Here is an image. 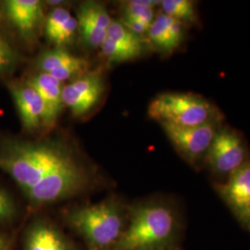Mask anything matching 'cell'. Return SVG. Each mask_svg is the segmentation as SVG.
<instances>
[{
	"label": "cell",
	"mask_w": 250,
	"mask_h": 250,
	"mask_svg": "<svg viewBox=\"0 0 250 250\" xmlns=\"http://www.w3.org/2000/svg\"><path fill=\"white\" fill-rule=\"evenodd\" d=\"M67 222L92 250L112 249L125 231V217L110 201L84 206L71 210Z\"/></svg>",
	"instance_id": "cell-3"
},
{
	"label": "cell",
	"mask_w": 250,
	"mask_h": 250,
	"mask_svg": "<svg viewBox=\"0 0 250 250\" xmlns=\"http://www.w3.org/2000/svg\"><path fill=\"white\" fill-rule=\"evenodd\" d=\"M162 13L180 22L195 24L198 21L195 2L191 0H163L161 2Z\"/></svg>",
	"instance_id": "cell-19"
},
{
	"label": "cell",
	"mask_w": 250,
	"mask_h": 250,
	"mask_svg": "<svg viewBox=\"0 0 250 250\" xmlns=\"http://www.w3.org/2000/svg\"><path fill=\"white\" fill-rule=\"evenodd\" d=\"M16 208L9 194L0 188V224L10 221L15 215Z\"/></svg>",
	"instance_id": "cell-23"
},
{
	"label": "cell",
	"mask_w": 250,
	"mask_h": 250,
	"mask_svg": "<svg viewBox=\"0 0 250 250\" xmlns=\"http://www.w3.org/2000/svg\"><path fill=\"white\" fill-rule=\"evenodd\" d=\"M27 83L36 90L43 101L45 108L43 125L47 128L52 127L64 107L62 82L47 73L39 72Z\"/></svg>",
	"instance_id": "cell-13"
},
{
	"label": "cell",
	"mask_w": 250,
	"mask_h": 250,
	"mask_svg": "<svg viewBox=\"0 0 250 250\" xmlns=\"http://www.w3.org/2000/svg\"><path fill=\"white\" fill-rule=\"evenodd\" d=\"M76 161L71 148L57 141L31 143L7 139L0 142V170L8 173L24 193L54 170Z\"/></svg>",
	"instance_id": "cell-1"
},
{
	"label": "cell",
	"mask_w": 250,
	"mask_h": 250,
	"mask_svg": "<svg viewBox=\"0 0 250 250\" xmlns=\"http://www.w3.org/2000/svg\"><path fill=\"white\" fill-rule=\"evenodd\" d=\"M147 36L152 44L161 51L171 53L184 40V26L177 20L161 13L154 19Z\"/></svg>",
	"instance_id": "cell-16"
},
{
	"label": "cell",
	"mask_w": 250,
	"mask_h": 250,
	"mask_svg": "<svg viewBox=\"0 0 250 250\" xmlns=\"http://www.w3.org/2000/svg\"><path fill=\"white\" fill-rule=\"evenodd\" d=\"M104 89L99 72H86L62 87L63 105L69 107L74 116L84 115L98 104Z\"/></svg>",
	"instance_id": "cell-9"
},
{
	"label": "cell",
	"mask_w": 250,
	"mask_h": 250,
	"mask_svg": "<svg viewBox=\"0 0 250 250\" xmlns=\"http://www.w3.org/2000/svg\"><path fill=\"white\" fill-rule=\"evenodd\" d=\"M180 222L170 206L146 202L129 209L125 231L112 250H168L174 249Z\"/></svg>",
	"instance_id": "cell-2"
},
{
	"label": "cell",
	"mask_w": 250,
	"mask_h": 250,
	"mask_svg": "<svg viewBox=\"0 0 250 250\" xmlns=\"http://www.w3.org/2000/svg\"><path fill=\"white\" fill-rule=\"evenodd\" d=\"M210 171L225 179L247 162V149L241 137L233 130L220 128L206 155Z\"/></svg>",
	"instance_id": "cell-6"
},
{
	"label": "cell",
	"mask_w": 250,
	"mask_h": 250,
	"mask_svg": "<svg viewBox=\"0 0 250 250\" xmlns=\"http://www.w3.org/2000/svg\"><path fill=\"white\" fill-rule=\"evenodd\" d=\"M219 121L215 120L204 125L182 127L161 125L169 140L182 157L191 165H197L205 160L208 150L219 131Z\"/></svg>",
	"instance_id": "cell-7"
},
{
	"label": "cell",
	"mask_w": 250,
	"mask_h": 250,
	"mask_svg": "<svg viewBox=\"0 0 250 250\" xmlns=\"http://www.w3.org/2000/svg\"><path fill=\"white\" fill-rule=\"evenodd\" d=\"M215 190L242 227L250 232V161L215 185Z\"/></svg>",
	"instance_id": "cell-8"
},
{
	"label": "cell",
	"mask_w": 250,
	"mask_h": 250,
	"mask_svg": "<svg viewBox=\"0 0 250 250\" xmlns=\"http://www.w3.org/2000/svg\"><path fill=\"white\" fill-rule=\"evenodd\" d=\"M107 36L121 44L144 48L142 36L135 35L120 21H112L107 29Z\"/></svg>",
	"instance_id": "cell-21"
},
{
	"label": "cell",
	"mask_w": 250,
	"mask_h": 250,
	"mask_svg": "<svg viewBox=\"0 0 250 250\" xmlns=\"http://www.w3.org/2000/svg\"><path fill=\"white\" fill-rule=\"evenodd\" d=\"M78 32L90 47H99L107 38V29L112 22L106 8L98 2H84L77 12Z\"/></svg>",
	"instance_id": "cell-10"
},
{
	"label": "cell",
	"mask_w": 250,
	"mask_h": 250,
	"mask_svg": "<svg viewBox=\"0 0 250 250\" xmlns=\"http://www.w3.org/2000/svg\"><path fill=\"white\" fill-rule=\"evenodd\" d=\"M161 2L153 0L127 1L123 5L122 21L136 22L149 29L155 19L154 7L161 5Z\"/></svg>",
	"instance_id": "cell-18"
},
{
	"label": "cell",
	"mask_w": 250,
	"mask_h": 250,
	"mask_svg": "<svg viewBox=\"0 0 250 250\" xmlns=\"http://www.w3.org/2000/svg\"><path fill=\"white\" fill-rule=\"evenodd\" d=\"M176 250V248H174V249H171V250Z\"/></svg>",
	"instance_id": "cell-25"
},
{
	"label": "cell",
	"mask_w": 250,
	"mask_h": 250,
	"mask_svg": "<svg viewBox=\"0 0 250 250\" xmlns=\"http://www.w3.org/2000/svg\"><path fill=\"white\" fill-rule=\"evenodd\" d=\"M17 55L9 41L0 35V76L10 70L16 62Z\"/></svg>",
	"instance_id": "cell-22"
},
{
	"label": "cell",
	"mask_w": 250,
	"mask_h": 250,
	"mask_svg": "<svg viewBox=\"0 0 250 250\" xmlns=\"http://www.w3.org/2000/svg\"><path fill=\"white\" fill-rule=\"evenodd\" d=\"M102 54L110 62H124L132 61L143 53L144 48L124 45L107 37L100 46Z\"/></svg>",
	"instance_id": "cell-20"
},
{
	"label": "cell",
	"mask_w": 250,
	"mask_h": 250,
	"mask_svg": "<svg viewBox=\"0 0 250 250\" xmlns=\"http://www.w3.org/2000/svg\"><path fill=\"white\" fill-rule=\"evenodd\" d=\"M10 241L9 238L0 232V250H9Z\"/></svg>",
	"instance_id": "cell-24"
},
{
	"label": "cell",
	"mask_w": 250,
	"mask_h": 250,
	"mask_svg": "<svg viewBox=\"0 0 250 250\" xmlns=\"http://www.w3.org/2000/svg\"><path fill=\"white\" fill-rule=\"evenodd\" d=\"M89 176L78 161L54 170L25 192L33 204H46L72 197L88 185Z\"/></svg>",
	"instance_id": "cell-5"
},
{
	"label": "cell",
	"mask_w": 250,
	"mask_h": 250,
	"mask_svg": "<svg viewBox=\"0 0 250 250\" xmlns=\"http://www.w3.org/2000/svg\"><path fill=\"white\" fill-rule=\"evenodd\" d=\"M78 31L77 20L68 9L54 8L45 19V35L56 47L71 44Z\"/></svg>",
	"instance_id": "cell-17"
},
{
	"label": "cell",
	"mask_w": 250,
	"mask_h": 250,
	"mask_svg": "<svg viewBox=\"0 0 250 250\" xmlns=\"http://www.w3.org/2000/svg\"><path fill=\"white\" fill-rule=\"evenodd\" d=\"M9 87L23 128L34 131L43 125L45 108L36 90L28 83H10Z\"/></svg>",
	"instance_id": "cell-12"
},
{
	"label": "cell",
	"mask_w": 250,
	"mask_h": 250,
	"mask_svg": "<svg viewBox=\"0 0 250 250\" xmlns=\"http://www.w3.org/2000/svg\"><path fill=\"white\" fill-rule=\"evenodd\" d=\"M6 13L24 38H32L43 20V5L38 0H8Z\"/></svg>",
	"instance_id": "cell-14"
},
{
	"label": "cell",
	"mask_w": 250,
	"mask_h": 250,
	"mask_svg": "<svg viewBox=\"0 0 250 250\" xmlns=\"http://www.w3.org/2000/svg\"><path fill=\"white\" fill-rule=\"evenodd\" d=\"M24 250H73L68 238L52 224L38 220L31 224L24 239Z\"/></svg>",
	"instance_id": "cell-15"
},
{
	"label": "cell",
	"mask_w": 250,
	"mask_h": 250,
	"mask_svg": "<svg viewBox=\"0 0 250 250\" xmlns=\"http://www.w3.org/2000/svg\"><path fill=\"white\" fill-rule=\"evenodd\" d=\"M148 116L161 125L190 127L217 120L215 107L200 96L168 92L158 95L148 106Z\"/></svg>",
	"instance_id": "cell-4"
},
{
	"label": "cell",
	"mask_w": 250,
	"mask_h": 250,
	"mask_svg": "<svg viewBox=\"0 0 250 250\" xmlns=\"http://www.w3.org/2000/svg\"><path fill=\"white\" fill-rule=\"evenodd\" d=\"M37 66L40 72L47 73L61 82L86 73L87 60L70 53L64 47H55L39 57Z\"/></svg>",
	"instance_id": "cell-11"
}]
</instances>
